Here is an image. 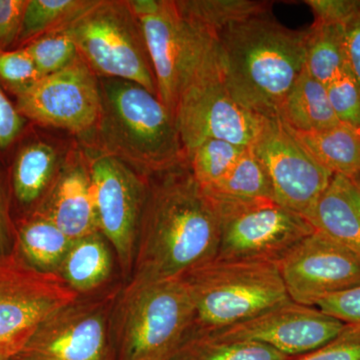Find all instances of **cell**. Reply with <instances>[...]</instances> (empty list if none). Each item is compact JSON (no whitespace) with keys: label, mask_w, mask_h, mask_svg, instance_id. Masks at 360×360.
I'll use <instances>...</instances> for the list:
<instances>
[{"label":"cell","mask_w":360,"mask_h":360,"mask_svg":"<svg viewBox=\"0 0 360 360\" xmlns=\"http://www.w3.org/2000/svg\"><path fill=\"white\" fill-rule=\"evenodd\" d=\"M193 303L180 278L129 281L116 303L113 360H168L188 338Z\"/></svg>","instance_id":"cell-4"},{"label":"cell","mask_w":360,"mask_h":360,"mask_svg":"<svg viewBox=\"0 0 360 360\" xmlns=\"http://www.w3.org/2000/svg\"><path fill=\"white\" fill-rule=\"evenodd\" d=\"M205 193L212 198L274 200L269 174L250 148L246 149L220 181Z\"/></svg>","instance_id":"cell-27"},{"label":"cell","mask_w":360,"mask_h":360,"mask_svg":"<svg viewBox=\"0 0 360 360\" xmlns=\"http://www.w3.org/2000/svg\"><path fill=\"white\" fill-rule=\"evenodd\" d=\"M314 14V22L345 25L360 9L357 0H307Z\"/></svg>","instance_id":"cell-35"},{"label":"cell","mask_w":360,"mask_h":360,"mask_svg":"<svg viewBox=\"0 0 360 360\" xmlns=\"http://www.w3.org/2000/svg\"><path fill=\"white\" fill-rule=\"evenodd\" d=\"M182 278L194 309L188 338L238 326L291 300L271 262L214 259Z\"/></svg>","instance_id":"cell-5"},{"label":"cell","mask_w":360,"mask_h":360,"mask_svg":"<svg viewBox=\"0 0 360 360\" xmlns=\"http://www.w3.org/2000/svg\"><path fill=\"white\" fill-rule=\"evenodd\" d=\"M174 116L186 155L210 139L250 148L267 120L246 110L229 94L222 78L219 49L184 90Z\"/></svg>","instance_id":"cell-9"},{"label":"cell","mask_w":360,"mask_h":360,"mask_svg":"<svg viewBox=\"0 0 360 360\" xmlns=\"http://www.w3.org/2000/svg\"><path fill=\"white\" fill-rule=\"evenodd\" d=\"M23 116L0 85V149L8 148L23 129Z\"/></svg>","instance_id":"cell-37"},{"label":"cell","mask_w":360,"mask_h":360,"mask_svg":"<svg viewBox=\"0 0 360 360\" xmlns=\"http://www.w3.org/2000/svg\"><path fill=\"white\" fill-rule=\"evenodd\" d=\"M27 0H0V52L18 41Z\"/></svg>","instance_id":"cell-36"},{"label":"cell","mask_w":360,"mask_h":360,"mask_svg":"<svg viewBox=\"0 0 360 360\" xmlns=\"http://www.w3.org/2000/svg\"><path fill=\"white\" fill-rule=\"evenodd\" d=\"M290 130L303 148L331 174L352 180L360 179V130L341 123L333 129L309 134Z\"/></svg>","instance_id":"cell-20"},{"label":"cell","mask_w":360,"mask_h":360,"mask_svg":"<svg viewBox=\"0 0 360 360\" xmlns=\"http://www.w3.org/2000/svg\"><path fill=\"white\" fill-rule=\"evenodd\" d=\"M41 77L65 70L78 58L77 45L65 28L46 33L25 45Z\"/></svg>","instance_id":"cell-30"},{"label":"cell","mask_w":360,"mask_h":360,"mask_svg":"<svg viewBox=\"0 0 360 360\" xmlns=\"http://www.w3.org/2000/svg\"><path fill=\"white\" fill-rule=\"evenodd\" d=\"M343 28L347 68L360 89V9Z\"/></svg>","instance_id":"cell-38"},{"label":"cell","mask_w":360,"mask_h":360,"mask_svg":"<svg viewBox=\"0 0 360 360\" xmlns=\"http://www.w3.org/2000/svg\"><path fill=\"white\" fill-rule=\"evenodd\" d=\"M292 360H360V328L347 326L335 340Z\"/></svg>","instance_id":"cell-33"},{"label":"cell","mask_w":360,"mask_h":360,"mask_svg":"<svg viewBox=\"0 0 360 360\" xmlns=\"http://www.w3.org/2000/svg\"><path fill=\"white\" fill-rule=\"evenodd\" d=\"M0 360H14V357L6 356V355L0 354Z\"/></svg>","instance_id":"cell-40"},{"label":"cell","mask_w":360,"mask_h":360,"mask_svg":"<svg viewBox=\"0 0 360 360\" xmlns=\"http://www.w3.org/2000/svg\"><path fill=\"white\" fill-rule=\"evenodd\" d=\"M78 296L58 274L0 258V354H20L37 328Z\"/></svg>","instance_id":"cell-10"},{"label":"cell","mask_w":360,"mask_h":360,"mask_svg":"<svg viewBox=\"0 0 360 360\" xmlns=\"http://www.w3.org/2000/svg\"><path fill=\"white\" fill-rule=\"evenodd\" d=\"M291 302L314 307L326 296L360 285V259L315 231L277 264Z\"/></svg>","instance_id":"cell-15"},{"label":"cell","mask_w":360,"mask_h":360,"mask_svg":"<svg viewBox=\"0 0 360 360\" xmlns=\"http://www.w3.org/2000/svg\"><path fill=\"white\" fill-rule=\"evenodd\" d=\"M307 30H291L262 14L220 33L219 65L229 94L255 115L278 118L303 70Z\"/></svg>","instance_id":"cell-2"},{"label":"cell","mask_w":360,"mask_h":360,"mask_svg":"<svg viewBox=\"0 0 360 360\" xmlns=\"http://www.w3.org/2000/svg\"><path fill=\"white\" fill-rule=\"evenodd\" d=\"M182 18L214 39L229 26L253 16L269 13L271 2L255 0H177Z\"/></svg>","instance_id":"cell-22"},{"label":"cell","mask_w":360,"mask_h":360,"mask_svg":"<svg viewBox=\"0 0 360 360\" xmlns=\"http://www.w3.org/2000/svg\"><path fill=\"white\" fill-rule=\"evenodd\" d=\"M2 238H4V226H2V215L0 210V245H1Z\"/></svg>","instance_id":"cell-39"},{"label":"cell","mask_w":360,"mask_h":360,"mask_svg":"<svg viewBox=\"0 0 360 360\" xmlns=\"http://www.w3.org/2000/svg\"><path fill=\"white\" fill-rule=\"evenodd\" d=\"M99 232L115 248L122 271L134 269L149 177L115 156L96 150L87 160Z\"/></svg>","instance_id":"cell-11"},{"label":"cell","mask_w":360,"mask_h":360,"mask_svg":"<svg viewBox=\"0 0 360 360\" xmlns=\"http://www.w3.org/2000/svg\"><path fill=\"white\" fill-rule=\"evenodd\" d=\"M65 30L97 77L134 82L158 96L146 39L129 0H96Z\"/></svg>","instance_id":"cell-6"},{"label":"cell","mask_w":360,"mask_h":360,"mask_svg":"<svg viewBox=\"0 0 360 360\" xmlns=\"http://www.w3.org/2000/svg\"><path fill=\"white\" fill-rule=\"evenodd\" d=\"M98 82L97 150L146 177L187 163L174 115L158 96L127 80L98 77Z\"/></svg>","instance_id":"cell-3"},{"label":"cell","mask_w":360,"mask_h":360,"mask_svg":"<svg viewBox=\"0 0 360 360\" xmlns=\"http://www.w3.org/2000/svg\"><path fill=\"white\" fill-rule=\"evenodd\" d=\"M345 328L343 322L321 309L290 300L250 321L206 335L221 340L253 341L288 356L297 357L323 347L338 338Z\"/></svg>","instance_id":"cell-16"},{"label":"cell","mask_w":360,"mask_h":360,"mask_svg":"<svg viewBox=\"0 0 360 360\" xmlns=\"http://www.w3.org/2000/svg\"><path fill=\"white\" fill-rule=\"evenodd\" d=\"M41 214L71 241L98 233L87 160L75 158L59 172ZM101 233V232H99Z\"/></svg>","instance_id":"cell-17"},{"label":"cell","mask_w":360,"mask_h":360,"mask_svg":"<svg viewBox=\"0 0 360 360\" xmlns=\"http://www.w3.org/2000/svg\"><path fill=\"white\" fill-rule=\"evenodd\" d=\"M219 243L217 210L188 165L153 175L149 177L130 281L180 278L214 260Z\"/></svg>","instance_id":"cell-1"},{"label":"cell","mask_w":360,"mask_h":360,"mask_svg":"<svg viewBox=\"0 0 360 360\" xmlns=\"http://www.w3.org/2000/svg\"><path fill=\"white\" fill-rule=\"evenodd\" d=\"M113 296L75 302L37 328L14 360H113L108 316Z\"/></svg>","instance_id":"cell-14"},{"label":"cell","mask_w":360,"mask_h":360,"mask_svg":"<svg viewBox=\"0 0 360 360\" xmlns=\"http://www.w3.org/2000/svg\"><path fill=\"white\" fill-rule=\"evenodd\" d=\"M303 217L315 231L360 259V191L354 180L333 175L326 191Z\"/></svg>","instance_id":"cell-18"},{"label":"cell","mask_w":360,"mask_h":360,"mask_svg":"<svg viewBox=\"0 0 360 360\" xmlns=\"http://www.w3.org/2000/svg\"><path fill=\"white\" fill-rule=\"evenodd\" d=\"M219 224L217 260L278 264L315 229L271 198H212Z\"/></svg>","instance_id":"cell-8"},{"label":"cell","mask_w":360,"mask_h":360,"mask_svg":"<svg viewBox=\"0 0 360 360\" xmlns=\"http://www.w3.org/2000/svg\"><path fill=\"white\" fill-rule=\"evenodd\" d=\"M129 4L146 39L158 98L174 115L187 85L217 56V39L182 18L174 1L129 0Z\"/></svg>","instance_id":"cell-7"},{"label":"cell","mask_w":360,"mask_h":360,"mask_svg":"<svg viewBox=\"0 0 360 360\" xmlns=\"http://www.w3.org/2000/svg\"><path fill=\"white\" fill-rule=\"evenodd\" d=\"M355 182V184H356V186L359 187V191H360V179L354 180Z\"/></svg>","instance_id":"cell-41"},{"label":"cell","mask_w":360,"mask_h":360,"mask_svg":"<svg viewBox=\"0 0 360 360\" xmlns=\"http://www.w3.org/2000/svg\"><path fill=\"white\" fill-rule=\"evenodd\" d=\"M326 89L338 122L360 130V89L348 68L326 85Z\"/></svg>","instance_id":"cell-31"},{"label":"cell","mask_w":360,"mask_h":360,"mask_svg":"<svg viewBox=\"0 0 360 360\" xmlns=\"http://www.w3.org/2000/svg\"><path fill=\"white\" fill-rule=\"evenodd\" d=\"M278 118L297 132H317L340 124L331 108L328 89L304 70L279 110Z\"/></svg>","instance_id":"cell-19"},{"label":"cell","mask_w":360,"mask_h":360,"mask_svg":"<svg viewBox=\"0 0 360 360\" xmlns=\"http://www.w3.org/2000/svg\"><path fill=\"white\" fill-rule=\"evenodd\" d=\"M20 243L23 255L32 267L51 274H58L72 245V241L41 213L21 227Z\"/></svg>","instance_id":"cell-25"},{"label":"cell","mask_w":360,"mask_h":360,"mask_svg":"<svg viewBox=\"0 0 360 360\" xmlns=\"http://www.w3.org/2000/svg\"><path fill=\"white\" fill-rule=\"evenodd\" d=\"M250 148L269 174L274 200L302 215L314 205L333 177L279 118L265 120Z\"/></svg>","instance_id":"cell-13"},{"label":"cell","mask_w":360,"mask_h":360,"mask_svg":"<svg viewBox=\"0 0 360 360\" xmlns=\"http://www.w3.org/2000/svg\"><path fill=\"white\" fill-rule=\"evenodd\" d=\"M314 307L345 326L360 328V285L321 298Z\"/></svg>","instance_id":"cell-34"},{"label":"cell","mask_w":360,"mask_h":360,"mask_svg":"<svg viewBox=\"0 0 360 360\" xmlns=\"http://www.w3.org/2000/svg\"><path fill=\"white\" fill-rule=\"evenodd\" d=\"M303 70L326 86L347 70L342 25L314 22L307 28Z\"/></svg>","instance_id":"cell-23"},{"label":"cell","mask_w":360,"mask_h":360,"mask_svg":"<svg viewBox=\"0 0 360 360\" xmlns=\"http://www.w3.org/2000/svg\"><path fill=\"white\" fill-rule=\"evenodd\" d=\"M295 357L248 340H229L210 335L191 336L168 360H292Z\"/></svg>","instance_id":"cell-26"},{"label":"cell","mask_w":360,"mask_h":360,"mask_svg":"<svg viewBox=\"0 0 360 360\" xmlns=\"http://www.w3.org/2000/svg\"><path fill=\"white\" fill-rule=\"evenodd\" d=\"M96 0H27L18 41L27 44L46 33L65 28Z\"/></svg>","instance_id":"cell-28"},{"label":"cell","mask_w":360,"mask_h":360,"mask_svg":"<svg viewBox=\"0 0 360 360\" xmlns=\"http://www.w3.org/2000/svg\"><path fill=\"white\" fill-rule=\"evenodd\" d=\"M246 149L229 141L210 139L186 155L187 165L198 186L206 191L222 179Z\"/></svg>","instance_id":"cell-29"},{"label":"cell","mask_w":360,"mask_h":360,"mask_svg":"<svg viewBox=\"0 0 360 360\" xmlns=\"http://www.w3.org/2000/svg\"><path fill=\"white\" fill-rule=\"evenodd\" d=\"M16 96L21 115L75 134L94 131L101 115L98 77L80 56L65 70L40 78Z\"/></svg>","instance_id":"cell-12"},{"label":"cell","mask_w":360,"mask_h":360,"mask_svg":"<svg viewBox=\"0 0 360 360\" xmlns=\"http://www.w3.org/2000/svg\"><path fill=\"white\" fill-rule=\"evenodd\" d=\"M110 252L101 233L72 241L58 274L79 292L96 290L110 277Z\"/></svg>","instance_id":"cell-21"},{"label":"cell","mask_w":360,"mask_h":360,"mask_svg":"<svg viewBox=\"0 0 360 360\" xmlns=\"http://www.w3.org/2000/svg\"><path fill=\"white\" fill-rule=\"evenodd\" d=\"M56 149L44 141L28 143L21 149L13 168V187L21 203L39 200L53 179L58 169Z\"/></svg>","instance_id":"cell-24"},{"label":"cell","mask_w":360,"mask_h":360,"mask_svg":"<svg viewBox=\"0 0 360 360\" xmlns=\"http://www.w3.org/2000/svg\"><path fill=\"white\" fill-rule=\"evenodd\" d=\"M41 78L34 61L22 49L0 52V80L14 94H21Z\"/></svg>","instance_id":"cell-32"}]
</instances>
